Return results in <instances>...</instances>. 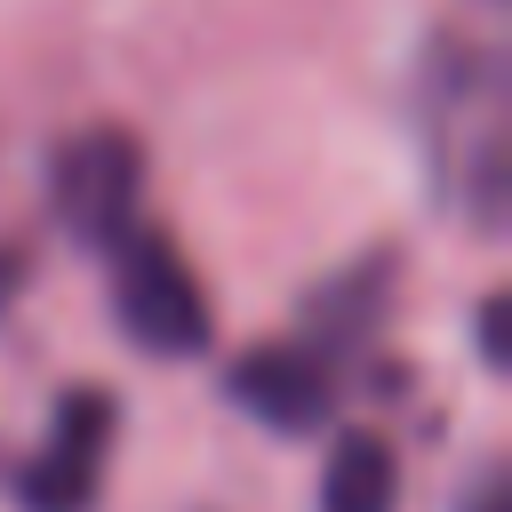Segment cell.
<instances>
[{
	"instance_id": "obj_1",
	"label": "cell",
	"mask_w": 512,
	"mask_h": 512,
	"mask_svg": "<svg viewBox=\"0 0 512 512\" xmlns=\"http://www.w3.org/2000/svg\"><path fill=\"white\" fill-rule=\"evenodd\" d=\"M120 272H112V312H120V336L160 352V360H184L208 344V296L200 280L184 272V256L152 232H120Z\"/></svg>"
},
{
	"instance_id": "obj_2",
	"label": "cell",
	"mask_w": 512,
	"mask_h": 512,
	"mask_svg": "<svg viewBox=\"0 0 512 512\" xmlns=\"http://www.w3.org/2000/svg\"><path fill=\"white\" fill-rule=\"evenodd\" d=\"M104 448H112V400L104 392H64V408L48 416V440L24 472V504L32 512H88Z\"/></svg>"
},
{
	"instance_id": "obj_3",
	"label": "cell",
	"mask_w": 512,
	"mask_h": 512,
	"mask_svg": "<svg viewBox=\"0 0 512 512\" xmlns=\"http://www.w3.org/2000/svg\"><path fill=\"white\" fill-rule=\"evenodd\" d=\"M56 208H64L72 232L120 240L128 216H136V144L112 136V128L64 144V152H56Z\"/></svg>"
},
{
	"instance_id": "obj_4",
	"label": "cell",
	"mask_w": 512,
	"mask_h": 512,
	"mask_svg": "<svg viewBox=\"0 0 512 512\" xmlns=\"http://www.w3.org/2000/svg\"><path fill=\"white\" fill-rule=\"evenodd\" d=\"M232 400H240L248 416H264L272 432H312V424L328 416V376H320L312 352L272 344V352H248V360L232 368Z\"/></svg>"
},
{
	"instance_id": "obj_5",
	"label": "cell",
	"mask_w": 512,
	"mask_h": 512,
	"mask_svg": "<svg viewBox=\"0 0 512 512\" xmlns=\"http://www.w3.org/2000/svg\"><path fill=\"white\" fill-rule=\"evenodd\" d=\"M400 504V464L376 432H344L328 472H320V512H392Z\"/></svg>"
},
{
	"instance_id": "obj_6",
	"label": "cell",
	"mask_w": 512,
	"mask_h": 512,
	"mask_svg": "<svg viewBox=\"0 0 512 512\" xmlns=\"http://www.w3.org/2000/svg\"><path fill=\"white\" fill-rule=\"evenodd\" d=\"M472 512H504V488H496V480H488V488H480V496H472Z\"/></svg>"
}]
</instances>
